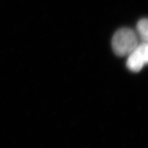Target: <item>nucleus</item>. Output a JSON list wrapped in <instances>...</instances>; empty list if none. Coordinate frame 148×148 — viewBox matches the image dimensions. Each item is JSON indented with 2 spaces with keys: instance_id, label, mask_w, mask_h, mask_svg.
<instances>
[{
  "instance_id": "f03ea898",
  "label": "nucleus",
  "mask_w": 148,
  "mask_h": 148,
  "mask_svg": "<svg viewBox=\"0 0 148 148\" xmlns=\"http://www.w3.org/2000/svg\"><path fill=\"white\" fill-rule=\"evenodd\" d=\"M148 62L147 42H140L127 56L126 66L131 71L138 72Z\"/></svg>"
},
{
  "instance_id": "7ed1b4c3",
  "label": "nucleus",
  "mask_w": 148,
  "mask_h": 148,
  "mask_svg": "<svg viewBox=\"0 0 148 148\" xmlns=\"http://www.w3.org/2000/svg\"><path fill=\"white\" fill-rule=\"evenodd\" d=\"M137 36L141 42H147L148 40V21L146 18L140 19L136 24Z\"/></svg>"
},
{
  "instance_id": "f257e3e1",
  "label": "nucleus",
  "mask_w": 148,
  "mask_h": 148,
  "mask_svg": "<svg viewBox=\"0 0 148 148\" xmlns=\"http://www.w3.org/2000/svg\"><path fill=\"white\" fill-rule=\"evenodd\" d=\"M139 44V38L134 29L122 27L114 33L112 39L114 52L119 56H128Z\"/></svg>"
}]
</instances>
